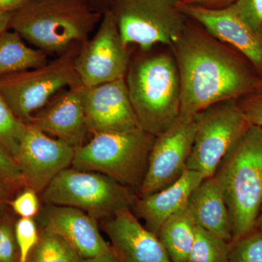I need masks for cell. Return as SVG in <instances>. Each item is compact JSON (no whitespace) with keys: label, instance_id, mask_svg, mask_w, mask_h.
I'll use <instances>...</instances> for the list:
<instances>
[{"label":"cell","instance_id":"83f0119b","mask_svg":"<svg viewBox=\"0 0 262 262\" xmlns=\"http://www.w3.org/2000/svg\"><path fill=\"white\" fill-rule=\"evenodd\" d=\"M11 215L0 214V262H18V250Z\"/></svg>","mask_w":262,"mask_h":262},{"label":"cell","instance_id":"3957f363","mask_svg":"<svg viewBox=\"0 0 262 262\" xmlns=\"http://www.w3.org/2000/svg\"><path fill=\"white\" fill-rule=\"evenodd\" d=\"M213 176L228 210L234 244L255 229L262 207V127L251 125Z\"/></svg>","mask_w":262,"mask_h":262},{"label":"cell","instance_id":"7a4b0ae2","mask_svg":"<svg viewBox=\"0 0 262 262\" xmlns=\"http://www.w3.org/2000/svg\"><path fill=\"white\" fill-rule=\"evenodd\" d=\"M101 18L89 0H28L12 13L10 29L46 54L60 56L85 42Z\"/></svg>","mask_w":262,"mask_h":262},{"label":"cell","instance_id":"44dd1931","mask_svg":"<svg viewBox=\"0 0 262 262\" xmlns=\"http://www.w3.org/2000/svg\"><path fill=\"white\" fill-rule=\"evenodd\" d=\"M196 224L187 206L162 226L158 237L173 262H187L195 235Z\"/></svg>","mask_w":262,"mask_h":262},{"label":"cell","instance_id":"4dcf8cb0","mask_svg":"<svg viewBox=\"0 0 262 262\" xmlns=\"http://www.w3.org/2000/svg\"><path fill=\"white\" fill-rule=\"evenodd\" d=\"M237 103L251 125L262 127V77L255 89L237 100Z\"/></svg>","mask_w":262,"mask_h":262},{"label":"cell","instance_id":"9c48e42d","mask_svg":"<svg viewBox=\"0 0 262 262\" xmlns=\"http://www.w3.org/2000/svg\"><path fill=\"white\" fill-rule=\"evenodd\" d=\"M236 100L215 103L196 115V130L187 169L213 177L221 162L251 126Z\"/></svg>","mask_w":262,"mask_h":262},{"label":"cell","instance_id":"484cf974","mask_svg":"<svg viewBox=\"0 0 262 262\" xmlns=\"http://www.w3.org/2000/svg\"><path fill=\"white\" fill-rule=\"evenodd\" d=\"M0 184L12 196L27 187L18 163L13 155L0 144Z\"/></svg>","mask_w":262,"mask_h":262},{"label":"cell","instance_id":"603a6c76","mask_svg":"<svg viewBox=\"0 0 262 262\" xmlns=\"http://www.w3.org/2000/svg\"><path fill=\"white\" fill-rule=\"evenodd\" d=\"M230 244L196 225L192 249L187 262H229Z\"/></svg>","mask_w":262,"mask_h":262},{"label":"cell","instance_id":"f1b7e54d","mask_svg":"<svg viewBox=\"0 0 262 262\" xmlns=\"http://www.w3.org/2000/svg\"><path fill=\"white\" fill-rule=\"evenodd\" d=\"M227 8L251 28L262 34V0H235Z\"/></svg>","mask_w":262,"mask_h":262},{"label":"cell","instance_id":"ba28073f","mask_svg":"<svg viewBox=\"0 0 262 262\" xmlns=\"http://www.w3.org/2000/svg\"><path fill=\"white\" fill-rule=\"evenodd\" d=\"M180 0H116L111 8L124 44L150 51L155 45L169 47L187 27Z\"/></svg>","mask_w":262,"mask_h":262},{"label":"cell","instance_id":"ac0fdd59","mask_svg":"<svg viewBox=\"0 0 262 262\" xmlns=\"http://www.w3.org/2000/svg\"><path fill=\"white\" fill-rule=\"evenodd\" d=\"M204 179L203 174L187 169L168 187L148 195L137 196L131 210L138 219L145 222L146 229L158 235L163 224L187 206L193 190Z\"/></svg>","mask_w":262,"mask_h":262},{"label":"cell","instance_id":"d4e9b609","mask_svg":"<svg viewBox=\"0 0 262 262\" xmlns=\"http://www.w3.org/2000/svg\"><path fill=\"white\" fill-rule=\"evenodd\" d=\"M229 262H262V232L254 229L230 244Z\"/></svg>","mask_w":262,"mask_h":262},{"label":"cell","instance_id":"e575fe53","mask_svg":"<svg viewBox=\"0 0 262 262\" xmlns=\"http://www.w3.org/2000/svg\"><path fill=\"white\" fill-rule=\"evenodd\" d=\"M12 198L13 196L10 194V192L0 184V214L5 212L7 206L9 205Z\"/></svg>","mask_w":262,"mask_h":262},{"label":"cell","instance_id":"836d02e7","mask_svg":"<svg viewBox=\"0 0 262 262\" xmlns=\"http://www.w3.org/2000/svg\"><path fill=\"white\" fill-rule=\"evenodd\" d=\"M80 262H120L116 255L113 252L112 248L106 252L101 253L94 258H82Z\"/></svg>","mask_w":262,"mask_h":262},{"label":"cell","instance_id":"d590c367","mask_svg":"<svg viewBox=\"0 0 262 262\" xmlns=\"http://www.w3.org/2000/svg\"><path fill=\"white\" fill-rule=\"evenodd\" d=\"M12 13H0V34L10 29Z\"/></svg>","mask_w":262,"mask_h":262},{"label":"cell","instance_id":"8fae6325","mask_svg":"<svg viewBox=\"0 0 262 262\" xmlns=\"http://www.w3.org/2000/svg\"><path fill=\"white\" fill-rule=\"evenodd\" d=\"M195 130L196 115L180 114L168 129L155 136L138 198L158 192L182 177L187 170Z\"/></svg>","mask_w":262,"mask_h":262},{"label":"cell","instance_id":"8992f818","mask_svg":"<svg viewBox=\"0 0 262 262\" xmlns=\"http://www.w3.org/2000/svg\"><path fill=\"white\" fill-rule=\"evenodd\" d=\"M40 198L45 204L78 208L101 222L131 208L137 194L104 174L70 167L55 177Z\"/></svg>","mask_w":262,"mask_h":262},{"label":"cell","instance_id":"d6986e66","mask_svg":"<svg viewBox=\"0 0 262 262\" xmlns=\"http://www.w3.org/2000/svg\"><path fill=\"white\" fill-rule=\"evenodd\" d=\"M187 206L198 225L230 244L232 229L223 193L214 176L205 179L193 190Z\"/></svg>","mask_w":262,"mask_h":262},{"label":"cell","instance_id":"7402d4cb","mask_svg":"<svg viewBox=\"0 0 262 262\" xmlns=\"http://www.w3.org/2000/svg\"><path fill=\"white\" fill-rule=\"evenodd\" d=\"M39 229V241L27 262H80L78 253L63 237L44 227Z\"/></svg>","mask_w":262,"mask_h":262},{"label":"cell","instance_id":"ffe728a7","mask_svg":"<svg viewBox=\"0 0 262 262\" xmlns=\"http://www.w3.org/2000/svg\"><path fill=\"white\" fill-rule=\"evenodd\" d=\"M48 54L30 47L13 30L0 34V77L38 68L48 63Z\"/></svg>","mask_w":262,"mask_h":262},{"label":"cell","instance_id":"f546056e","mask_svg":"<svg viewBox=\"0 0 262 262\" xmlns=\"http://www.w3.org/2000/svg\"><path fill=\"white\" fill-rule=\"evenodd\" d=\"M39 194L32 188L26 187L10 201L9 205L20 218L34 219L40 211Z\"/></svg>","mask_w":262,"mask_h":262},{"label":"cell","instance_id":"7c38bea8","mask_svg":"<svg viewBox=\"0 0 262 262\" xmlns=\"http://www.w3.org/2000/svg\"><path fill=\"white\" fill-rule=\"evenodd\" d=\"M75 148L26 124L13 158L27 187L41 194L62 170L70 168Z\"/></svg>","mask_w":262,"mask_h":262},{"label":"cell","instance_id":"e0dca14e","mask_svg":"<svg viewBox=\"0 0 262 262\" xmlns=\"http://www.w3.org/2000/svg\"><path fill=\"white\" fill-rule=\"evenodd\" d=\"M37 215L39 227L61 235L75 248L80 258H94L111 248L100 233L98 221L82 210L45 204Z\"/></svg>","mask_w":262,"mask_h":262},{"label":"cell","instance_id":"cb8c5ba5","mask_svg":"<svg viewBox=\"0 0 262 262\" xmlns=\"http://www.w3.org/2000/svg\"><path fill=\"white\" fill-rule=\"evenodd\" d=\"M25 127L26 123L15 116L0 94V144L13 157Z\"/></svg>","mask_w":262,"mask_h":262},{"label":"cell","instance_id":"4316f807","mask_svg":"<svg viewBox=\"0 0 262 262\" xmlns=\"http://www.w3.org/2000/svg\"><path fill=\"white\" fill-rule=\"evenodd\" d=\"M15 234L18 262H27L29 253L39 241V229L37 222L34 219H19L15 223Z\"/></svg>","mask_w":262,"mask_h":262},{"label":"cell","instance_id":"277c9868","mask_svg":"<svg viewBox=\"0 0 262 262\" xmlns=\"http://www.w3.org/2000/svg\"><path fill=\"white\" fill-rule=\"evenodd\" d=\"M125 81L141 129L157 136L178 118L181 82L172 53H146L130 60Z\"/></svg>","mask_w":262,"mask_h":262},{"label":"cell","instance_id":"2e32d148","mask_svg":"<svg viewBox=\"0 0 262 262\" xmlns=\"http://www.w3.org/2000/svg\"><path fill=\"white\" fill-rule=\"evenodd\" d=\"M82 88V84H79L60 91L27 124L56 136L75 149L82 146L89 134Z\"/></svg>","mask_w":262,"mask_h":262},{"label":"cell","instance_id":"d6a6232c","mask_svg":"<svg viewBox=\"0 0 262 262\" xmlns=\"http://www.w3.org/2000/svg\"><path fill=\"white\" fill-rule=\"evenodd\" d=\"M28 0H0V13H12Z\"/></svg>","mask_w":262,"mask_h":262},{"label":"cell","instance_id":"6da1fadb","mask_svg":"<svg viewBox=\"0 0 262 262\" xmlns=\"http://www.w3.org/2000/svg\"><path fill=\"white\" fill-rule=\"evenodd\" d=\"M170 48L180 77L182 115H194L215 103L237 101L261 80L247 58L200 24L187 23Z\"/></svg>","mask_w":262,"mask_h":262},{"label":"cell","instance_id":"74e56055","mask_svg":"<svg viewBox=\"0 0 262 262\" xmlns=\"http://www.w3.org/2000/svg\"><path fill=\"white\" fill-rule=\"evenodd\" d=\"M90 3H91L93 5H94V3H110L112 4H114V3L116 2V0H89Z\"/></svg>","mask_w":262,"mask_h":262},{"label":"cell","instance_id":"4fadbf2b","mask_svg":"<svg viewBox=\"0 0 262 262\" xmlns=\"http://www.w3.org/2000/svg\"><path fill=\"white\" fill-rule=\"evenodd\" d=\"M89 134L130 132L141 128L131 105L125 79L82 88Z\"/></svg>","mask_w":262,"mask_h":262},{"label":"cell","instance_id":"8d00e7d4","mask_svg":"<svg viewBox=\"0 0 262 262\" xmlns=\"http://www.w3.org/2000/svg\"><path fill=\"white\" fill-rule=\"evenodd\" d=\"M255 229H258V230L262 232V207L261 210H260L259 213H258L257 220H256Z\"/></svg>","mask_w":262,"mask_h":262},{"label":"cell","instance_id":"9a60e30c","mask_svg":"<svg viewBox=\"0 0 262 262\" xmlns=\"http://www.w3.org/2000/svg\"><path fill=\"white\" fill-rule=\"evenodd\" d=\"M101 222L120 262H173L158 236L141 225L131 208Z\"/></svg>","mask_w":262,"mask_h":262},{"label":"cell","instance_id":"52a82bcc","mask_svg":"<svg viewBox=\"0 0 262 262\" xmlns=\"http://www.w3.org/2000/svg\"><path fill=\"white\" fill-rule=\"evenodd\" d=\"M80 46L46 64L0 77V94L15 116L24 123L65 88L82 84L75 60Z\"/></svg>","mask_w":262,"mask_h":262},{"label":"cell","instance_id":"5bb4252c","mask_svg":"<svg viewBox=\"0 0 262 262\" xmlns=\"http://www.w3.org/2000/svg\"><path fill=\"white\" fill-rule=\"evenodd\" d=\"M188 18L200 24L221 42L234 48L252 63L262 77V34L251 28L229 8L212 9L179 4Z\"/></svg>","mask_w":262,"mask_h":262},{"label":"cell","instance_id":"1f68e13d","mask_svg":"<svg viewBox=\"0 0 262 262\" xmlns=\"http://www.w3.org/2000/svg\"><path fill=\"white\" fill-rule=\"evenodd\" d=\"M235 0H180V4L198 5L212 9H220L229 6Z\"/></svg>","mask_w":262,"mask_h":262},{"label":"cell","instance_id":"30bf717a","mask_svg":"<svg viewBox=\"0 0 262 262\" xmlns=\"http://www.w3.org/2000/svg\"><path fill=\"white\" fill-rule=\"evenodd\" d=\"M130 58L111 9L102 15L97 31L80 46L76 71L84 87L125 79Z\"/></svg>","mask_w":262,"mask_h":262},{"label":"cell","instance_id":"5b68a950","mask_svg":"<svg viewBox=\"0 0 262 262\" xmlns=\"http://www.w3.org/2000/svg\"><path fill=\"white\" fill-rule=\"evenodd\" d=\"M155 138L141 128L96 133L89 142L75 148L71 167L104 174L138 192L145 177Z\"/></svg>","mask_w":262,"mask_h":262}]
</instances>
